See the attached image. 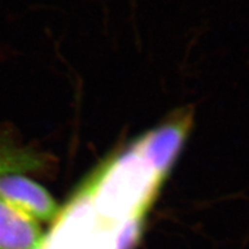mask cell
Returning a JSON list of instances; mask_svg holds the SVG:
<instances>
[{
	"instance_id": "cell-2",
	"label": "cell",
	"mask_w": 249,
	"mask_h": 249,
	"mask_svg": "<svg viewBox=\"0 0 249 249\" xmlns=\"http://www.w3.org/2000/svg\"><path fill=\"white\" fill-rule=\"evenodd\" d=\"M42 249H96L95 213L86 192L60 210Z\"/></svg>"
},
{
	"instance_id": "cell-6",
	"label": "cell",
	"mask_w": 249,
	"mask_h": 249,
	"mask_svg": "<svg viewBox=\"0 0 249 249\" xmlns=\"http://www.w3.org/2000/svg\"><path fill=\"white\" fill-rule=\"evenodd\" d=\"M43 158L29 148L21 147L7 134L0 133V176L26 173L43 167Z\"/></svg>"
},
{
	"instance_id": "cell-1",
	"label": "cell",
	"mask_w": 249,
	"mask_h": 249,
	"mask_svg": "<svg viewBox=\"0 0 249 249\" xmlns=\"http://www.w3.org/2000/svg\"><path fill=\"white\" fill-rule=\"evenodd\" d=\"M116 166L93 191H85L96 218L110 225L143 220L160 176L129 160Z\"/></svg>"
},
{
	"instance_id": "cell-4",
	"label": "cell",
	"mask_w": 249,
	"mask_h": 249,
	"mask_svg": "<svg viewBox=\"0 0 249 249\" xmlns=\"http://www.w3.org/2000/svg\"><path fill=\"white\" fill-rule=\"evenodd\" d=\"M45 235L38 222L0 197V249H42Z\"/></svg>"
},
{
	"instance_id": "cell-3",
	"label": "cell",
	"mask_w": 249,
	"mask_h": 249,
	"mask_svg": "<svg viewBox=\"0 0 249 249\" xmlns=\"http://www.w3.org/2000/svg\"><path fill=\"white\" fill-rule=\"evenodd\" d=\"M0 197L36 222H53L61 210L44 187L22 173L0 176Z\"/></svg>"
},
{
	"instance_id": "cell-5",
	"label": "cell",
	"mask_w": 249,
	"mask_h": 249,
	"mask_svg": "<svg viewBox=\"0 0 249 249\" xmlns=\"http://www.w3.org/2000/svg\"><path fill=\"white\" fill-rule=\"evenodd\" d=\"M181 138L182 134L179 129L167 127L156 132L142 145V151L144 152L145 158H148L150 166L160 177L172 163Z\"/></svg>"
}]
</instances>
